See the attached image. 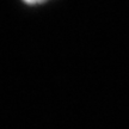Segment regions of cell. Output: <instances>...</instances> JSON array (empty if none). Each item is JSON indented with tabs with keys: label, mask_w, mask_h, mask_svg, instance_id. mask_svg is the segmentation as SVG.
<instances>
[{
	"label": "cell",
	"mask_w": 129,
	"mask_h": 129,
	"mask_svg": "<svg viewBox=\"0 0 129 129\" xmlns=\"http://www.w3.org/2000/svg\"><path fill=\"white\" fill-rule=\"evenodd\" d=\"M23 1L28 5H40V4L46 3L47 0H23Z\"/></svg>",
	"instance_id": "6da1fadb"
}]
</instances>
